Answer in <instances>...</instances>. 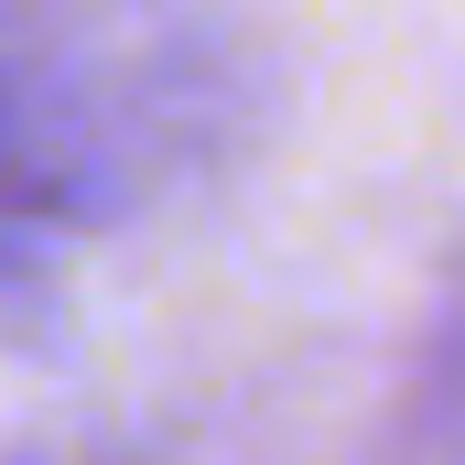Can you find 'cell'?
Returning a JSON list of instances; mask_svg holds the SVG:
<instances>
[{
	"label": "cell",
	"instance_id": "1",
	"mask_svg": "<svg viewBox=\"0 0 465 465\" xmlns=\"http://www.w3.org/2000/svg\"><path fill=\"white\" fill-rule=\"evenodd\" d=\"M238 119V0H0V228H119L184 195Z\"/></svg>",
	"mask_w": 465,
	"mask_h": 465
}]
</instances>
